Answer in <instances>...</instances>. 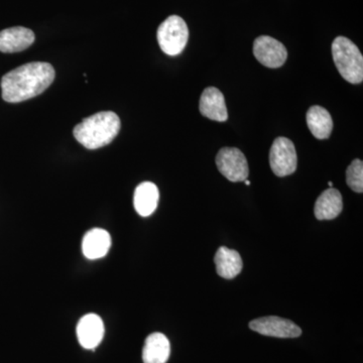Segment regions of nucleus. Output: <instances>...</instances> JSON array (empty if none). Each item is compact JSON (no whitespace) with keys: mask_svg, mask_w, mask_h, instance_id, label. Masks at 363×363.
I'll return each instance as SVG.
<instances>
[{"mask_svg":"<svg viewBox=\"0 0 363 363\" xmlns=\"http://www.w3.org/2000/svg\"><path fill=\"white\" fill-rule=\"evenodd\" d=\"M308 128L318 140H326L333 130V121L330 113L322 106L310 107L307 112Z\"/></svg>","mask_w":363,"mask_h":363,"instance_id":"nucleus-17","label":"nucleus"},{"mask_svg":"<svg viewBox=\"0 0 363 363\" xmlns=\"http://www.w3.org/2000/svg\"><path fill=\"white\" fill-rule=\"evenodd\" d=\"M217 274L221 278L231 279L242 271L243 262L240 253L225 247H219L214 257Z\"/></svg>","mask_w":363,"mask_h":363,"instance_id":"nucleus-16","label":"nucleus"},{"mask_svg":"<svg viewBox=\"0 0 363 363\" xmlns=\"http://www.w3.org/2000/svg\"><path fill=\"white\" fill-rule=\"evenodd\" d=\"M253 55L262 65L267 68H279L288 58L285 45L269 35H260L253 43Z\"/></svg>","mask_w":363,"mask_h":363,"instance_id":"nucleus-7","label":"nucleus"},{"mask_svg":"<svg viewBox=\"0 0 363 363\" xmlns=\"http://www.w3.org/2000/svg\"><path fill=\"white\" fill-rule=\"evenodd\" d=\"M298 157L295 145L286 138H278L269 150V166L274 175H292L297 169Z\"/></svg>","mask_w":363,"mask_h":363,"instance_id":"nucleus-5","label":"nucleus"},{"mask_svg":"<svg viewBox=\"0 0 363 363\" xmlns=\"http://www.w3.org/2000/svg\"><path fill=\"white\" fill-rule=\"evenodd\" d=\"M171 354V344L162 333H152L145 339L143 350V363H167Z\"/></svg>","mask_w":363,"mask_h":363,"instance_id":"nucleus-15","label":"nucleus"},{"mask_svg":"<svg viewBox=\"0 0 363 363\" xmlns=\"http://www.w3.org/2000/svg\"><path fill=\"white\" fill-rule=\"evenodd\" d=\"M245 184H247V186H250V182L247 181V180H245Z\"/></svg>","mask_w":363,"mask_h":363,"instance_id":"nucleus-19","label":"nucleus"},{"mask_svg":"<svg viewBox=\"0 0 363 363\" xmlns=\"http://www.w3.org/2000/svg\"><path fill=\"white\" fill-rule=\"evenodd\" d=\"M104 324L96 314H87L81 318L77 325L79 343L85 350H95L104 337Z\"/></svg>","mask_w":363,"mask_h":363,"instance_id":"nucleus-9","label":"nucleus"},{"mask_svg":"<svg viewBox=\"0 0 363 363\" xmlns=\"http://www.w3.org/2000/svg\"><path fill=\"white\" fill-rule=\"evenodd\" d=\"M343 209L342 196L337 189H327L318 198L314 213L318 220H332L340 215Z\"/></svg>","mask_w":363,"mask_h":363,"instance_id":"nucleus-12","label":"nucleus"},{"mask_svg":"<svg viewBox=\"0 0 363 363\" xmlns=\"http://www.w3.org/2000/svg\"><path fill=\"white\" fill-rule=\"evenodd\" d=\"M199 109L203 116L211 121L224 123L228 119L225 99L221 91L217 88L208 87L203 91Z\"/></svg>","mask_w":363,"mask_h":363,"instance_id":"nucleus-10","label":"nucleus"},{"mask_svg":"<svg viewBox=\"0 0 363 363\" xmlns=\"http://www.w3.org/2000/svg\"><path fill=\"white\" fill-rule=\"evenodd\" d=\"M157 38L164 54L177 56L184 51L188 43L187 23L180 16H169L157 28Z\"/></svg>","mask_w":363,"mask_h":363,"instance_id":"nucleus-4","label":"nucleus"},{"mask_svg":"<svg viewBox=\"0 0 363 363\" xmlns=\"http://www.w3.org/2000/svg\"><path fill=\"white\" fill-rule=\"evenodd\" d=\"M159 189L152 182H143L136 187L133 196L135 211L140 216L147 217L154 213L159 204Z\"/></svg>","mask_w":363,"mask_h":363,"instance_id":"nucleus-14","label":"nucleus"},{"mask_svg":"<svg viewBox=\"0 0 363 363\" xmlns=\"http://www.w3.org/2000/svg\"><path fill=\"white\" fill-rule=\"evenodd\" d=\"M250 328L264 336L277 338H297L302 334L300 327L288 319L277 316L262 317L253 320Z\"/></svg>","mask_w":363,"mask_h":363,"instance_id":"nucleus-8","label":"nucleus"},{"mask_svg":"<svg viewBox=\"0 0 363 363\" xmlns=\"http://www.w3.org/2000/svg\"><path fill=\"white\" fill-rule=\"evenodd\" d=\"M121 119L112 111H101L83 119L74 128L76 140L88 150H96L113 142L121 130Z\"/></svg>","mask_w":363,"mask_h":363,"instance_id":"nucleus-2","label":"nucleus"},{"mask_svg":"<svg viewBox=\"0 0 363 363\" xmlns=\"http://www.w3.org/2000/svg\"><path fill=\"white\" fill-rule=\"evenodd\" d=\"M346 182L348 187L357 193L363 192V162L354 160L346 169Z\"/></svg>","mask_w":363,"mask_h":363,"instance_id":"nucleus-18","label":"nucleus"},{"mask_svg":"<svg viewBox=\"0 0 363 363\" xmlns=\"http://www.w3.org/2000/svg\"><path fill=\"white\" fill-rule=\"evenodd\" d=\"M35 40V33L30 28L23 26L6 28L0 32V52L13 54L25 51Z\"/></svg>","mask_w":363,"mask_h":363,"instance_id":"nucleus-11","label":"nucleus"},{"mask_svg":"<svg viewBox=\"0 0 363 363\" xmlns=\"http://www.w3.org/2000/svg\"><path fill=\"white\" fill-rule=\"evenodd\" d=\"M219 172L230 182H243L248 177V164L243 152L236 147H223L216 157Z\"/></svg>","mask_w":363,"mask_h":363,"instance_id":"nucleus-6","label":"nucleus"},{"mask_svg":"<svg viewBox=\"0 0 363 363\" xmlns=\"http://www.w3.org/2000/svg\"><path fill=\"white\" fill-rule=\"evenodd\" d=\"M111 247V235L104 229H92L83 238L82 252L88 259H102L108 253Z\"/></svg>","mask_w":363,"mask_h":363,"instance_id":"nucleus-13","label":"nucleus"},{"mask_svg":"<svg viewBox=\"0 0 363 363\" xmlns=\"http://www.w3.org/2000/svg\"><path fill=\"white\" fill-rule=\"evenodd\" d=\"M54 67L45 62H32L9 72L1 79L2 98L18 104L39 96L54 81Z\"/></svg>","mask_w":363,"mask_h":363,"instance_id":"nucleus-1","label":"nucleus"},{"mask_svg":"<svg viewBox=\"0 0 363 363\" xmlns=\"http://www.w3.org/2000/svg\"><path fill=\"white\" fill-rule=\"evenodd\" d=\"M328 185L330 186V187H332V185H333V184H332V182H329Z\"/></svg>","mask_w":363,"mask_h":363,"instance_id":"nucleus-20","label":"nucleus"},{"mask_svg":"<svg viewBox=\"0 0 363 363\" xmlns=\"http://www.w3.org/2000/svg\"><path fill=\"white\" fill-rule=\"evenodd\" d=\"M332 56L344 80L360 84L363 80V57L357 45L345 37H338L332 44Z\"/></svg>","mask_w":363,"mask_h":363,"instance_id":"nucleus-3","label":"nucleus"}]
</instances>
